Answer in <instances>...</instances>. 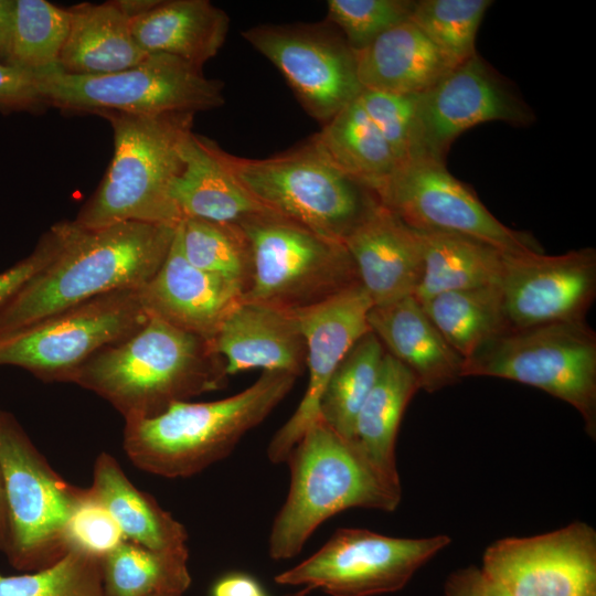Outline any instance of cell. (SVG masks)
Instances as JSON below:
<instances>
[{
    "instance_id": "ab89813d",
    "label": "cell",
    "mask_w": 596,
    "mask_h": 596,
    "mask_svg": "<svg viewBox=\"0 0 596 596\" xmlns=\"http://www.w3.org/2000/svg\"><path fill=\"white\" fill-rule=\"evenodd\" d=\"M125 539L109 513L91 494L75 510L66 533L67 552L75 551L103 560Z\"/></svg>"
},
{
    "instance_id": "e0dca14e",
    "label": "cell",
    "mask_w": 596,
    "mask_h": 596,
    "mask_svg": "<svg viewBox=\"0 0 596 596\" xmlns=\"http://www.w3.org/2000/svg\"><path fill=\"white\" fill-rule=\"evenodd\" d=\"M499 287L509 330L586 320L596 296V251L504 253Z\"/></svg>"
},
{
    "instance_id": "6da1fadb",
    "label": "cell",
    "mask_w": 596,
    "mask_h": 596,
    "mask_svg": "<svg viewBox=\"0 0 596 596\" xmlns=\"http://www.w3.org/2000/svg\"><path fill=\"white\" fill-rule=\"evenodd\" d=\"M175 228L142 222L81 228L70 221L60 252L0 310V340L95 297L141 288L164 262Z\"/></svg>"
},
{
    "instance_id": "7a4b0ae2",
    "label": "cell",
    "mask_w": 596,
    "mask_h": 596,
    "mask_svg": "<svg viewBox=\"0 0 596 596\" xmlns=\"http://www.w3.org/2000/svg\"><path fill=\"white\" fill-rule=\"evenodd\" d=\"M228 375L211 341L149 316L125 340L92 356L72 382L110 403L125 419L223 389Z\"/></svg>"
},
{
    "instance_id": "7402d4cb",
    "label": "cell",
    "mask_w": 596,
    "mask_h": 596,
    "mask_svg": "<svg viewBox=\"0 0 596 596\" xmlns=\"http://www.w3.org/2000/svg\"><path fill=\"white\" fill-rule=\"evenodd\" d=\"M213 140L190 131L182 143L183 169L171 195L182 220L199 219L241 225L275 213L259 202L235 177Z\"/></svg>"
},
{
    "instance_id": "d590c367",
    "label": "cell",
    "mask_w": 596,
    "mask_h": 596,
    "mask_svg": "<svg viewBox=\"0 0 596 596\" xmlns=\"http://www.w3.org/2000/svg\"><path fill=\"white\" fill-rule=\"evenodd\" d=\"M491 0H421L411 20L455 65L475 54L480 23Z\"/></svg>"
},
{
    "instance_id": "1f68e13d",
    "label": "cell",
    "mask_w": 596,
    "mask_h": 596,
    "mask_svg": "<svg viewBox=\"0 0 596 596\" xmlns=\"http://www.w3.org/2000/svg\"><path fill=\"white\" fill-rule=\"evenodd\" d=\"M189 551H157L128 540L100 561L107 596L184 594L192 584Z\"/></svg>"
},
{
    "instance_id": "b9f144b4",
    "label": "cell",
    "mask_w": 596,
    "mask_h": 596,
    "mask_svg": "<svg viewBox=\"0 0 596 596\" xmlns=\"http://www.w3.org/2000/svg\"><path fill=\"white\" fill-rule=\"evenodd\" d=\"M39 76L0 63V110H33L44 106Z\"/></svg>"
},
{
    "instance_id": "5b68a950",
    "label": "cell",
    "mask_w": 596,
    "mask_h": 596,
    "mask_svg": "<svg viewBox=\"0 0 596 596\" xmlns=\"http://www.w3.org/2000/svg\"><path fill=\"white\" fill-rule=\"evenodd\" d=\"M95 114L111 125L114 156L97 190L73 222L81 228L120 222L178 226L182 216L171 188L183 169L181 148L192 131L194 114Z\"/></svg>"
},
{
    "instance_id": "8d00e7d4",
    "label": "cell",
    "mask_w": 596,
    "mask_h": 596,
    "mask_svg": "<svg viewBox=\"0 0 596 596\" xmlns=\"http://www.w3.org/2000/svg\"><path fill=\"white\" fill-rule=\"evenodd\" d=\"M0 596H107L100 560L70 551L54 564L34 572L3 575Z\"/></svg>"
},
{
    "instance_id": "ba28073f",
    "label": "cell",
    "mask_w": 596,
    "mask_h": 596,
    "mask_svg": "<svg viewBox=\"0 0 596 596\" xmlns=\"http://www.w3.org/2000/svg\"><path fill=\"white\" fill-rule=\"evenodd\" d=\"M491 376L540 389L573 406L596 436V333L564 321L508 330L465 359L462 377Z\"/></svg>"
},
{
    "instance_id": "9a60e30c",
    "label": "cell",
    "mask_w": 596,
    "mask_h": 596,
    "mask_svg": "<svg viewBox=\"0 0 596 596\" xmlns=\"http://www.w3.org/2000/svg\"><path fill=\"white\" fill-rule=\"evenodd\" d=\"M481 574L511 596H596V531L575 521L489 545Z\"/></svg>"
},
{
    "instance_id": "e575fe53",
    "label": "cell",
    "mask_w": 596,
    "mask_h": 596,
    "mask_svg": "<svg viewBox=\"0 0 596 596\" xmlns=\"http://www.w3.org/2000/svg\"><path fill=\"white\" fill-rule=\"evenodd\" d=\"M70 12L45 0H14L7 65L42 73L58 65Z\"/></svg>"
},
{
    "instance_id": "c3c4849f",
    "label": "cell",
    "mask_w": 596,
    "mask_h": 596,
    "mask_svg": "<svg viewBox=\"0 0 596 596\" xmlns=\"http://www.w3.org/2000/svg\"><path fill=\"white\" fill-rule=\"evenodd\" d=\"M483 581H485L486 596H511L504 589H502L498 585L489 582L485 577H483Z\"/></svg>"
},
{
    "instance_id": "836d02e7",
    "label": "cell",
    "mask_w": 596,
    "mask_h": 596,
    "mask_svg": "<svg viewBox=\"0 0 596 596\" xmlns=\"http://www.w3.org/2000/svg\"><path fill=\"white\" fill-rule=\"evenodd\" d=\"M175 234L191 265L235 284L245 295L252 276V251L242 226L183 219Z\"/></svg>"
},
{
    "instance_id": "bcb514c9",
    "label": "cell",
    "mask_w": 596,
    "mask_h": 596,
    "mask_svg": "<svg viewBox=\"0 0 596 596\" xmlns=\"http://www.w3.org/2000/svg\"><path fill=\"white\" fill-rule=\"evenodd\" d=\"M9 524L6 501L4 481L0 466V552L4 553L8 544Z\"/></svg>"
},
{
    "instance_id": "9c48e42d",
    "label": "cell",
    "mask_w": 596,
    "mask_h": 596,
    "mask_svg": "<svg viewBox=\"0 0 596 596\" xmlns=\"http://www.w3.org/2000/svg\"><path fill=\"white\" fill-rule=\"evenodd\" d=\"M240 226L252 251V276L245 300L294 311L360 284L343 242L277 213L254 217Z\"/></svg>"
},
{
    "instance_id": "60d3db41",
    "label": "cell",
    "mask_w": 596,
    "mask_h": 596,
    "mask_svg": "<svg viewBox=\"0 0 596 596\" xmlns=\"http://www.w3.org/2000/svg\"><path fill=\"white\" fill-rule=\"evenodd\" d=\"M68 226L70 221H63L53 225L42 235L29 256L0 273V310L30 278L60 252L65 242Z\"/></svg>"
},
{
    "instance_id": "7bdbcfd3",
    "label": "cell",
    "mask_w": 596,
    "mask_h": 596,
    "mask_svg": "<svg viewBox=\"0 0 596 596\" xmlns=\"http://www.w3.org/2000/svg\"><path fill=\"white\" fill-rule=\"evenodd\" d=\"M266 594L253 576L233 572L219 577L211 586L209 596H262Z\"/></svg>"
},
{
    "instance_id": "7c38bea8",
    "label": "cell",
    "mask_w": 596,
    "mask_h": 596,
    "mask_svg": "<svg viewBox=\"0 0 596 596\" xmlns=\"http://www.w3.org/2000/svg\"><path fill=\"white\" fill-rule=\"evenodd\" d=\"M447 534L395 538L341 528L310 557L275 576L281 586L320 589L330 596H376L401 590L414 574L447 547Z\"/></svg>"
},
{
    "instance_id": "f35d334b",
    "label": "cell",
    "mask_w": 596,
    "mask_h": 596,
    "mask_svg": "<svg viewBox=\"0 0 596 596\" xmlns=\"http://www.w3.org/2000/svg\"><path fill=\"white\" fill-rule=\"evenodd\" d=\"M417 95L363 89L358 96L400 166L414 159Z\"/></svg>"
},
{
    "instance_id": "4fadbf2b",
    "label": "cell",
    "mask_w": 596,
    "mask_h": 596,
    "mask_svg": "<svg viewBox=\"0 0 596 596\" xmlns=\"http://www.w3.org/2000/svg\"><path fill=\"white\" fill-rule=\"evenodd\" d=\"M373 193L380 204L416 231L468 236L505 254L543 253L530 233L513 230L491 214L445 162L426 158L405 162Z\"/></svg>"
},
{
    "instance_id": "f6af8a7d",
    "label": "cell",
    "mask_w": 596,
    "mask_h": 596,
    "mask_svg": "<svg viewBox=\"0 0 596 596\" xmlns=\"http://www.w3.org/2000/svg\"><path fill=\"white\" fill-rule=\"evenodd\" d=\"M14 0H0V63L9 55Z\"/></svg>"
},
{
    "instance_id": "8fae6325",
    "label": "cell",
    "mask_w": 596,
    "mask_h": 596,
    "mask_svg": "<svg viewBox=\"0 0 596 596\" xmlns=\"http://www.w3.org/2000/svg\"><path fill=\"white\" fill-rule=\"evenodd\" d=\"M140 288L108 292L0 340V365H14L45 382H72L92 356L149 319Z\"/></svg>"
},
{
    "instance_id": "4dcf8cb0",
    "label": "cell",
    "mask_w": 596,
    "mask_h": 596,
    "mask_svg": "<svg viewBox=\"0 0 596 596\" xmlns=\"http://www.w3.org/2000/svg\"><path fill=\"white\" fill-rule=\"evenodd\" d=\"M418 302L448 344L464 359L509 330L499 285L446 291Z\"/></svg>"
},
{
    "instance_id": "d6986e66",
    "label": "cell",
    "mask_w": 596,
    "mask_h": 596,
    "mask_svg": "<svg viewBox=\"0 0 596 596\" xmlns=\"http://www.w3.org/2000/svg\"><path fill=\"white\" fill-rule=\"evenodd\" d=\"M140 297L150 316L212 341L244 300V291L226 279L191 265L174 234L164 262L140 288Z\"/></svg>"
},
{
    "instance_id": "5bb4252c",
    "label": "cell",
    "mask_w": 596,
    "mask_h": 596,
    "mask_svg": "<svg viewBox=\"0 0 596 596\" xmlns=\"http://www.w3.org/2000/svg\"><path fill=\"white\" fill-rule=\"evenodd\" d=\"M242 35L275 65L306 113L322 125L364 89L355 52L328 21L258 24Z\"/></svg>"
},
{
    "instance_id": "f546056e",
    "label": "cell",
    "mask_w": 596,
    "mask_h": 596,
    "mask_svg": "<svg viewBox=\"0 0 596 596\" xmlns=\"http://www.w3.org/2000/svg\"><path fill=\"white\" fill-rule=\"evenodd\" d=\"M312 138L333 163L372 192L400 166L358 98L322 125Z\"/></svg>"
},
{
    "instance_id": "44dd1931",
    "label": "cell",
    "mask_w": 596,
    "mask_h": 596,
    "mask_svg": "<svg viewBox=\"0 0 596 596\" xmlns=\"http://www.w3.org/2000/svg\"><path fill=\"white\" fill-rule=\"evenodd\" d=\"M228 376L251 371L298 377L306 368V343L290 310L243 300L211 341Z\"/></svg>"
},
{
    "instance_id": "7dc6e473",
    "label": "cell",
    "mask_w": 596,
    "mask_h": 596,
    "mask_svg": "<svg viewBox=\"0 0 596 596\" xmlns=\"http://www.w3.org/2000/svg\"><path fill=\"white\" fill-rule=\"evenodd\" d=\"M159 0H117L116 3L129 18H135L152 9Z\"/></svg>"
},
{
    "instance_id": "681fc988",
    "label": "cell",
    "mask_w": 596,
    "mask_h": 596,
    "mask_svg": "<svg viewBox=\"0 0 596 596\" xmlns=\"http://www.w3.org/2000/svg\"><path fill=\"white\" fill-rule=\"evenodd\" d=\"M152 596H183L182 594H177V593H163V594H156V595H152Z\"/></svg>"
},
{
    "instance_id": "52a82bcc",
    "label": "cell",
    "mask_w": 596,
    "mask_h": 596,
    "mask_svg": "<svg viewBox=\"0 0 596 596\" xmlns=\"http://www.w3.org/2000/svg\"><path fill=\"white\" fill-rule=\"evenodd\" d=\"M0 466L9 524L4 555L22 573L54 564L67 553V526L87 488L64 480L2 409Z\"/></svg>"
},
{
    "instance_id": "4316f807",
    "label": "cell",
    "mask_w": 596,
    "mask_h": 596,
    "mask_svg": "<svg viewBox=\"0 0 596 596\" xmlns=\"http://www.w3.org/2000/svg\"><path fill=\"white\" fill-rule=\"evenodd\" d=\"M88 489L125 540L157 551H188L184 525L151 494L135 487L111 455L102 453L96 458Z\"/></svg>"
},
{
    "instance_id": "277c9868",
    "label": "cell",
    "mask_w": 596,
    "mask_h": 596,
    "mask_svg": "<svg viewBox=\"0 0 596 596\" xmlns=\"http://www.w3.org/2000/svg\"><path fill=\"white\" fill-rule=\"evenodd\" d=\"M296 379L263 372L230 397L178 402L159 415L125 419L124 450L146 472L164 478L194 476L227 457L287 396Z\"/></svg>"
},
{
    "instance_id": "603a6c76",
    "label": "cell",
    "mask_w": 596,
    "mask_h": 596,
    "mask_svg": "<svg viewBox=\"0 0 596 596\" xmlns=\"http://www.w3.org/2000/svg\"><path fill=\"white\" fill-rule=\"evenodd\" d=\"M368 322L385 351L433 393L462 379L465 359L444 339L414 296L372 306Z\"/></svg>"
},
{
    "instance_id": "d4e9b609",
    "label": "cell",
    "mask_w": 596,
    "mask_h": 596,
    "mask_svg": "<svg viewBox=\"0 0 596 596\" xmlns=\"http://www.w3.org/2000/svg\"><path fill=\"white\" fill-rule=\"evenodd\" d=\"M130 29L147 54L172 55L202 68L226 41L230 17L209 0L159 1L131 18Z\"/></svg>"
},
{
    "instance_id": "cb8c5ba5",
    "label": "cell",
    "mask_w": 596,
    "mask_h": 596,
    "mask_svg": "<svg viewBox=\"0 0 596 596\" xmlns=\"http://www.w3.org/2000/svg\"><path fill=\"white\" fill-rule=\"evenodd\" d=\"M355 57L364 89L404 95L427 91L457 66L412 20L386 31Z\"/></svg>"
},
{
    "instance_id": "f907efd6",
    "label": "cell",
    "mask_w": 596,
    "mask_h": 596,
    "mask_svg": "<svg viewBox=\"0 0 596 596\" xmlns=\"http://www.w3.org/2000/svg\"><path fill=\"white\" fill-rule=\"evenodd\" d=\"M262 596H267V594H264V595H262Z\"/></svg>"
},
{
    "instance_id": "ffe728a7",
    "label": "cell",
    "mask_w": 596,
    "mask_h": 596,
    "mask_svg": "<svg viewBox=\"0 0 596 596\" xmlns=\"http://www.w3.org/2000/svg\"><path fill=\"white\" fill-rule=\"evenodd\" d=\"M373 306L413 296L422 275L418 232L380 202L343 240Z\"/></svg>"
},
{
    "instance_id": "3957f363",
    "label": "cell",
    "mask_w": 596,
    "mask_h": 596,
    "mask_svg": "<svg viewBox=\"0 0 596 596\" xmlns=\"http://www.w3.org/2000/svg\"><path fill=\"white\" fill-rule=\"evenodd\" d=\"M287 498L272 524L273 560L299 554L311 534L332 515L351 508L393 512L401 483L385 477L353 440L333 430L320 416L295 445L286 461Z\"/></svg>"
},
{
    "instance_id": "2e32d148",
    "label": "cell",
    "mask_w": 596,
    "mask_h": 596,
    "mask_svg": "<svg viewBox=\"0 0 596 596\" xmlns=\"http://www.w3.org/2000/svg\"><path fill=\"white\" fill-rule=\"evenodd\" d=\"M530 107L478 53L417 95L414 159L445 162L453 141L487 121L529 125Z\"/></svg>"
},
{
    "instance_id": "ac0fdd59",
    "label": "cell",
    "mask_w": 596,
    "mask_h": 596,
    "mask_svg": "<svg viewBox=\"0 0 596 596\" xmlns=\"http://www.w3.org/2000/svg\"><path fill=\"white\" fill-rule=\"evenodd\" d=\"M372 306L368 292L356 284L322 302L292 311L306 343L308 383L297 408L268 445L272 462H285L319 418L320 400L334 370L354 343L371 331L368 315Z\"/></svg>"
},
{
    "instance_id": "f1b7e54d",
    "label": "cell",
    "mask_w": 596,
    "mask_h": 596,
    "mask_svg": "<svg viewBox=\"0 0 596 596\" xmlns=\"http://www.w3.org/2000/svg\"><path fill=\"white\" fill-rule=\"evenodd\" d=\"M418 390L416 376L385 352L379 376L355 421L353 441L385 477L396 483H401L395 455L398 428Z\"/></svg>"
},
{
    "instance_id": "74e56055",
    "label": "cell",
    "mask_w": 596,
    "mask_h": 596,
    "mask_svg": "<svg viewBox=\"0 0 596 596\" xmlns=\"http://www.w3.org/2000/svg\"><path fill=\"white\" fill-rule=\"evenodd\" d=\"M414 0H329L327 21L356 52L392 28L411 20Z\"/></svg>"
},
{
    "instance_id": "30bf717a",
    "label": "cell",
    "mask_w": 596,
    "mask_h": 596,
    "mask_svg": "<svg viewBox=\"0 0 596 596\" xmlns=\"http://www.w3.org/2000/svg\"><path fill=\"white\" fill-rule=\"evenodd\" d=\"M38 76L44 104L67 111L194 114L225 103L223 83L168 54H150L136 66L109 74L75 75L55 66Z\"/></svg>"
},
{
    "instance_id": "83f0119b",
    "label": "cell",
    "mask_w": 596,
    "mask_h": 596,
    "mask_svg": "<svg viewBox=\"0 0 596 596\" xmlns=\"http://www.w3.org/2000/svg\"><path fill=\"white\" fill-rule=\"evenodd\" d=\"M422 246V275L414 297L498 286L504 253L478 240L439 231H417Z\"/></svg>"
},
{
    "instance_id": "ee69618b",
    "label": "cell",
    "mask_w": 596,
    "mask_h": 596,
    "mask_svg": "<svg viewBox=\"0 0 596 596\" xmlns=\"http://www.w3.org/2000/svg\"><path fill=\"white\" fill-rule=\"evenodd\" d=\"M446 596H486L480 568L465 567L451 573L444 586Z\"/></svg>"
},
{
    "instance_id": "d6a6232c",
    "label": "cell",
    "mask_w": 596,
    "mask_h": 596,
    "mask_svg": "<svg viewBox=\"0 0 596 596\" xmlns=\"http://www.w3.org/2000/svg\"><path fill=\"white\" fill-rule=\"evenodd\" d=\"M385 349L369 331L334 370L319 404V416L342 437L353 440L358 414L382 366Z\"/></svg>"
},
{
    "instance_id": "8992f818",
    "label": "cell",
    "mask_w": 596,
    "mask_h": 596,
    "mask_svg": "<svg viewBox=\"0 0 596 596\" xmlns=\"http://www.w3.org/2000/svg\"><path fill=\"white\" fill-rule=\"evenodd\" d=\"M220 155L266 207L332 240L343 242L379 203L375 194L333 163L312 137L263 159L234 156L222 148Z\"/></svg>"
},
{
    "instance_id": "484cf974",
    "label": "cell",
    "mask_w": 596,
    "mask_h": 596,
    "mask_svg": "<svg viewBox=\"0 0 596 596\" xmlns=\"http://www.w3.org/2000/svg\"><path fill=\"white\" fill-rule=\"evenodd\" d=\"M67 10L70 30L58 60L63 72L109 74L136 66L149 55L136 42L130 19L116 1L84 2Z\"/></svg>"
}]
</instances>
